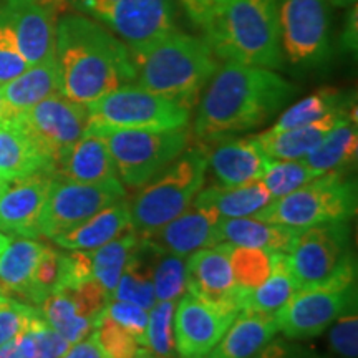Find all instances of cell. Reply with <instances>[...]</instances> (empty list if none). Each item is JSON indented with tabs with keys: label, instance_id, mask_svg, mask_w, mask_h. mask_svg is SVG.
Masks as SVG:
<instances>
[{
	"label": "cell",
	"instance_id": "obj_1",
	"mask_svg": "<svg viewBox=\"0 0 358 358\" xmlns=\"http://www.w3.org/2000/svg\"><path fill=\"white\" fill-rule=\"evenodd\" d=\"M297 93L275 71L226 62L211 78L194 122V134L214 143L271 120Z\"/></svg>",
	"mask_w": 358,
	"mask_h": 358
},
{
	"label": "cell",
	"instance_id": "obj_2",
	"mask_svg": "<svg viewBox=\"0 0 358 358\" xmlns=\"http://www.w3.org/2000/svg\"><path fill=\"white\" fill-rule=\"evenodd\" d=\"M55 62L60 93L82 105L134 80L127 45L105 27L75 13L57 22Z\"/></svg>",
	"mask_w": 358,
	"mask_h": 358
},
{
	"label": "cell",
	"instance_id": "obj_3",
	"mask_svg": "<svg viewBox=\"0 0 358 358\" xmlns=\"http://www.w3.org/2000/svg\"><path fill=\"white\" fill-rule=\"evenodd\" d=\"M128 50L141 88L189 110L219 69V58L206 40L178 30Z\"/></svg>",
	"mask_w": 358,
	"mask_h": 358
},
{
	"label": "cell",
	"instance_id": "obj_4",
	"mask_svg": "<svg viewBox=\"0 0 358 358\" xmlns=\"http://www.w3.org/2000/svg\"><path fill=\"white\" fill-rule=\"evenodd\" d=\"M203 29L221 60L268 70L282 66L279 0H224Z\"/></svg>",
	"mask_w": 358,
	"mask_h": 358
},
{
	"label": "cell",
	"instance_id": "obj_5",
	"mask_svg": "<svg viewBox=\"0 0 358 358\" xmlns=\"http://www.w3.org/2000/svg\"><path fill=\"white\" fill-rule=\"evenodd\" d=\"M208 158L204 150H186L143 185L128 204L129 221L141 237L151 236L192 204L203 189Z\"/></svg>",
	"mask_w": 358,
	"mask_h": 358
},
{
	"label": "cell",
	"instance_id": "obj_6",
	"mask_svg": "<svg viewBox=\"0 0 358 358\" xmlns=\"http://www.w3.org/2000/svg\"><path fill=\"white\" fill-rule=\"evenodd\" d=\"M357 214V181L350 171H329L307 185L272 199L254 217L303 229L324 222L352 221Z\"/></svg>",
	"mask_w": 358,
	"mask_h": 358
},
{
	"label": "cell",
	"instance_id": "obj_7",
	"mask_svg": "<svg viewBox=\"0 0 358 358\" xmlns=\"http://www.w3.org/2000/svg\"><path fill=\"white\" fill-rule=\"evenodd\" d=\"M88 128L103 138L124 187L146 185L189 145L186 127L174 129Z\"/></svg>",
	"mask_w": 358,
	"mask_h": 358
},
{
	"label": "cell",
	"instance_id": "obj_8",
	"mask_svg": "<svg viewBox=\"0 0 358 358\" xmlns=\"http://www.w3.org/2000/svg\"><path fill=\"white\" fill-rule=\"evenodd\" d=\"M353 306H357L355 261L330 279L299 287L292 299L274 313L277 329L289 340L319 337Z\"/></svg>",
	"mask_w": 358,
	"mask_h": 358
},
{
	"label": "cell",
	"instance_id": "obj_9",
	"mask_svg": "<svg viewBox=\"0 0 358 358\" xmlns=\"http://www.w3.org/2000/svg\"><path fill=\"white\" fill-rule=\"evenodd\" d=\"M90 124L115 129H174L189 123V108L148 92L140 85H123L87 105Z\"/></svg>",
	"mask_w": 358,
	"mask_h": 358
},
{
	"label": "cell",
	"instance_id": "obj_10",
	"mask_svg": "<svg viewBox=\"0 0 358 358\" xmlns=\"http://www.w3.org/2000/svg\"><path fill=\"white\" fill-rule=\"evenodd\" d=\"M284 256L299 287L330 279L340 268L355 261L350 221L324 222L297 229Z\"/></svg>",
	"mask_w": 358,
	"mask_h": 358
},
{
	"label": "cell",
	"instance_id": "obj_11",
	"mask_svg": "<svg viewBox=\"0 0 358 358\" xmlns=\"http://www.w3.org/2000/svg\"><path fill=\"white\" fill-rule=\"evenodd\" d=\"M12 118L50 164L52 171L62 156L83 136L90 124L87 105L71 101L62 93L48 96Z\"/></svg>",
	"mask_w": 358,
	"mask_h": 358
},
{
	"label": "cell",
	"instance_id": "obj_12",
	"mask_svg": "<svg viewBox=\"0 0 358 358\" xmlns=\"http://www.w3.org/2000/svg\"><path fill=\"white\" fill-rule=\"evenodd\" d=\"M124 196L127 192L120 179L100 185H82L53 178L38 219L40 236L53 239L65 234L101 209L124 201Z\"/></svg>",
	"mask_w": 358,
	"mask_h": 358
},
{
	"label": "cell",
	"instance_id": "obj_13",
	"mask_svg": "<svg viewBox=\"0 0 358 358\" xmlns=\"http://www.w3.org/2000/svg\"><path fill=\"white\" fill-rule=\"evenodd\" d=\"M127 47L148 43L174 30L171 0H80Z\"/></svg>",
	"mask_w": 358,
	"mask_h": 358
},
{
	"label": "cell",
	"instance_id": "obj_14",
	"mask_svg": "<svg viewBox=\"0 0 358 358\" xmlns=\"http://www.w3.org/2000/svg\"><path fill=\"white\" fill-rule=\"evenodd\" d=\"M282 55L294 65H317L329 55L327 0H280Z\"/></svg>",
	"mask_w": 358,
	"mask_h": 358
},
{
	"label": "cell",
	"instance_id": "obj_15",
	"mask_svg": "<svg viewBox=\"0 0 358 358\" xmlns=\"http://www.w3.org/2000/svg\"><path fill=\"white\" fill-rule=\"evenodd\" d=\"M62 0H6L0 7L29 65L55 57L57 12Z\"/></svg>",
	"mask_w": 358,
	"mask_h": 358
},
{
	"label": "cell",
	"instance_id": "obj_16",
	"mask_svg": "<svg viewBox=\"0 0 358 358\" xmlns=\"http://www.w3.org/2000/svg\"><path fill=\"white\" fill-rule=\"evenodd\" d=\"M237 313L219 310L185 294L174 308V353L178 358H206L229 329Z\"/></svg>",
	"mask_w": 358,
	"mask_h": 358
},
{
	"label": "cell",
	"instance_id": "obj_17",
	"mask_svg": "<svg viewBox=\"0 0 358 358\" xmlns=\"http://www.w3.org/2000/svg\"><path fill=\"white\" fill-rule=\"evenodd\" d=\"M186 294L219 310L239 313L229 244L209 245L186 257Z\"/></svg>",
	"mask_w": 358,
	"mask_h": 358
},
{
	"label": "cell",
	"instance_id": "obj_18",
	"mask_svg": "<svg viewBox=\"0 0 358 358\" xmlns=\"http://www.w3.org/2000/svg\"><path fill=\"white\" fill-rule=\"evenodd\" d=\"M53 181L50 171L8 179L0 185V231L20 237H40L38 219Z\"/></svg>",
	"mask_w": 358,
	"mask_h": 358
},
{
	"label": "cell",
	"instance_id": "obj_19",
	"mask_svg": "<svg viewBox=\"0 0 358 358\" xmlns=\"http://www.w3.org/2000/svg\"><path fill=\"white\" fill-rule=\"evenodd\" d=\"M219 219L221 217L216 213L191 204L185 213L148 236V239L153 241L164 252L186 259L196 250L217 244L216 227Z\"/></svg>",
	"mask_w": 358,
	"mask_h": 358
},
{
	"label": "cell",
	"instance_id": "obj_20",
	"mask_svg": "<svg viewBox=\"0 0 358 358\" xmlns=\"http://www.w3.org/2000/svg\"><path fill=\"white\" fill-rule=\"evenodd\" d=\"M53 178L82 185H100L115 181L118 174L103 138L88 128L55 164Z\"/></svg>",
	"mask_w": 358,
	"mask_h": 358
},
{
	"label": "cell",
	"instance_id": "obj_21",
	"mask_svg": "<svg viewBox=\"0 0 358 358\" xmlns=\"http://www.w3.org/2000/svg\"><path fill=\"white\" fill-rule=\"evenodd\" d=\"M214 143L206 158L222 185H245L262 178L268 158L254 138H224Z\"/></svg>",
	"mask_w": 358,
	"mask_h": 358
},
{
	"label": "cell",
	"instance_id": "obj_22",
	"mask_svg": "<svg viewBox=\"0 0 358 358\" xmlns=\"http://www.w3.org/2000/svg\"><path fill=\"white\" fill-rule=\"evenodd\" d=\"M347 116H352L348 110L334 111L313 123L282 129V131L267 129L252 138L268 159H303L310 151L315 150L325 134Z\"/></svg>",
	"mask_w": 358,
	"mask_h": 358
},
{
	"label": "cell",
	"instance_id": "obj_23",
	"mask_svg": "<svg viewBox=\"0 0 358 358\" xmlns=\"http://www.w3.org/2000/svg\"><path fill=\"white\" fill-rule=\"evenodd\" d=\"M277 334L274 313L239 312L206 358H250Z\"/></svg>",
	"mask_w": 358,
	"mask_h": 358
},
{
	"label": "cell",
	"instance_id": "obj_24",
	"mask_svg": "<svg viewBox=\"0 0 358 358\" xmlns=\"http://www.w3.org/2000/svg\"><path fill=\"white\" fill-rule=\"evenodd\" d=\"M57 93H60V77L55 57L30 65L19 77L2 85L3 103L10 118Z\"/></svg>",
	"mask_w": 358,
	"mask_h": 358
},
{
	"label": "cell",
	"instance_id": "obj_25",
	"mask_svg": "<svg viewBox=\"0 0 358 358\" xmlns=\"http://www.w3.org/2000/svg\"><path fill=\"white\" fill-rule=\"evenodd\" d=\"M297 229L249 217H222L216 227L217 244L259 248L275 252H285Z\"/></svg>",
	"mask_w": 358,
	"mask_h": 358
},
{
	"label": "cell",
	"instance_id": "obj_26",
	"mask_svg": "<svg viewBox=\"0 0 358 358\" xmlns=\"http://www.w3.org/2000/svg\"><path fill=\"white\" fill-rule=\"evenodd\" d=\"M161 249L148 237H141L124 267L110 299L136 303L146 310L155 306V266Z\"/></svg>",
	"mask_w": 358,
	"mask_h": 358
},
{
	"label": "cell",
	"instance_id": "obj_27",
	"mask_svg": "<svg viewBox=\"0 0 358 358\" xmlns=\"http://www.w3.org/2000/svg\"><path fill=\"white\" fill-rule=\"evenodd\" d=\"M272 198L261 179L245 185L211 186L201 189L192 204L209 209L219 217H249L261 211Z\"/></svg>",
	"mask_w": 358,
	"mask_h": 358
},
{
	"label": "cell",
	"instance_id": "obj_28",
	"mask_svg": "<svg viewBox=\"0 0 358 358\" xmlns=\"http://www.w3.org/2000/svg\"><path fill=\"white\" fill-rule=\"evenodd\" d=\"M131 227L128 204L124 201H120V203L101 209L88 221L82 222L65 234L53 237L52 241L69 250H93L116 239Z\"/></svg>",
	"mask_w": 358,
	"mask_h": 358
},
{
	"label": "cell",
	"instance_id": "obj_29",
	"mask_svg": "<svg viewBox=\"0 0 358 358\" xmlns=\"http://www.w3.org/2000/svg\"><path fill=\"white\" fill-rule=\"evenodd\" d=\"M45 245L30 237L10 241L0 254V292L7 297L17 295L22 301L29 297L34 272Z\"/></svg>",
	"mask_w": 358,
	"mask_h": 358
},
{
	"label": "cell",
	"instance_id": "obj_30",
	"mask_svg": "<svg viewBox=\"0 0 358 358\" xmlns=\"http://www.w3.org/2000/svg\"><path fill=\"white\" fill-rule=\"evenodd\" d=\"M38 171H52L50 164L35 150L13 118L0 123V178L3 181L29 176Z\"/></svg>",
	"mask_w": 358,
	"mask_h": 358
},
{
	"label": "cell",
	"instance_id": "obj_31",
	"mask_svg": "<svg viewBox=\"0 0 358 358\" xmlns=\"http://www.w3.org/2000/svg\"><path fill=\"white\" fill-rule=\"evenodd\" d=\"M358 133L355 118L347 116L330 129L315 150L302 161L319 173L350 171L357 161Z\"/></svg>",
	"mask_w": 358,
	"mask_h": 358
},
{
	"label": "cell",
	"instance_id": "obj_32",
	"mask_svg": "<svg viewBox=\"0 0 358 358\" xmlns=\"http://www.w3.org/2000/svg\"><path fill=\"white\" fill-rule=\"evenodd\" d=\"M297 290V280L290 274L285 264V256L282 254L274 271L261 285L254 289L237 287V307H239V312L275 313L292 299Z\"/></svg>",
	"mask_w": 358,
	"mask_h": 358
},
{
	"label": "cell",
	"instance_id": "obj_33",
	"mask_svg": "<svg viewBox=\"0 0 358 358\" xmlns=\"http://www.w3.org/2000/svg\"><path fill=\"white\" fill-rule=\"evenodd\" d=\"M140 239L141 236L131 227L116 239L103 244L101 248L90 250L93 279L100 282L106 292L110 294V297L116 285H118L120 277H122L124 267H127L129 257H131Z\"/></svg>",
	"mask_w": 358,
	"mask_h": 358
},
{
	"label": "cell",
	"instance_id": "obj_34",
	"mask_svg": "<svg viewBox=\"0 0 358 358\" xmlns=\"http://www.w3.org/2000/svg\"><path fill=\"white\" fill-rule=\"evenodd\" d=\"M38 308L45 322L70 343H77L93 332L95 324L80 313L65 290H55L40 303Z\"/></svg>",
	"mask_w": 358,
	"mask_h": 358
},
{
	"label": "cell",
	"instance_id": "obj_35",
	"mask_svg": "<svg viewBox=\"0 0 358 358\" xmlns=\"http://www.w3.org/2000/svg\"><path fill=\"white\" fill-rule=\"evenodd\" d=\"M284 252L229 245V262L236 287L254 289L261 285L274 271L277 261Z\"/></svg>",
	"mask_w": 358,
	"mask_h": 358
},
{
	"label": "cell",
	"instance_id": "obj_36",
	"mask_svg": "<svg viewBox=\"0 0 358 358\" xmlns=\"http://www.w3.org/2000/svg\"><path fill=\"white\" fill-rule=\"evenodd\" d=\"M340 110H345V106L340 101V93L337 90L324 88L285 110L271 129L282 131V129L297 128L302 124L317 122V120Z\"/></svg>",
	"mask_w": 358,
	"mask_h": 358
},
{
	"label": "cell",
	"instance_id": "obj_37",
	"mask_svg": "<svg viewBox=\"0 0 358 358\" xmlns=\"http://www.w3.org/2000/svg\"><path fill=\"white\" fill-rule=\"evenodd\" d=\"M320 174L324 173L312 169L302 159H268L261 181L271 198L279 199L307 185Z\"/></svg>",
	"mask_w": 358,
	"mask_h": 358
},
{
	"label": "cell",
	"instance_id": "obj_38",
	"mask_svg": "<svg viewBox=\"0 0 358 358\" xmlns=\"http://www.w3.org/2000/svg\"><path fill=\"white\" fill-rule=\"evenodd\" d=\"M66 254L45 245L35 267L32 285H30L27 303L40 306L48 295L60 289L65 279Z\"/></svg>",
	"mask_w": 358,
	"mask_h": 358
},
{
	"label": "cell",
	"instance_id": "obj_39",
	"mask_svg": "<svg viewBox=\"0 0 358 358\" xmlns=\"http://www.w3.org/2000/svg\"><path fill=\"white\" fill-rule=\"evenodd\" d=\"M186 294V259L161 250L155 266V302H176Z\"/></svg>",
	"mask_w": 358,
	"mask_h": 358
},
{
	"label": "cell",
	"instance_id": "obj_40",
	"mask_svg": "<svg viewBox=\"0 0 358 358\" xmlns=\"http://www.w3.org/2000/svg\"><path fill=\"white\" fill-rule=\"evenodd\" d=\"M176 302H155L148 310L146 347L158 358H173V317Z\"/></svg>",
	"mask_w": 358,
	"mask_h": 358
},
{
	"label": "cell",
	"instance_id": "obj_41",
	"mask_svg": "<svg viewBox=\"0 0 358 358\" xmlns=\"http://www.w3.org/2000/svg\"><path fill=\"white\" fill-rule=\"evenodd\" d=\"M92 337L106 358H134L143 348L123 327L111 320L105 310L98 317Z\"/></svg>",
	"mask_w": 358,
	"mask_h": 358
},
{
	"label": "cell",
	"instance_id": "obj_42",
	"mask_svg": "<svg viewBox=\"0 0 358 358\" xmlns=\"http://www.w3.org/2000/svg\"><path fill=\"white\" fill-rule=\"evenodd\" d=\"M38 312V307L0 295V347L25 330Z\"/></svg>",
	"mask_w": 358,
	"mask_h": 358
},
{
	"label": "cell",
	"instance_id": "obj_43",
	"mask_svg": "<svg viewBox=\"0 0 358 358\" xmlns=\"http://www.w3.org/2000/svg\"><path fill=\"white\" fill-rule=\"evenodd\" d=\"M329 342L337 358H357L358 355V312L353 306L329 327Z\"/></svg>",
	"mask_w": 358,
	"mask_h": 358
},
{
	"label": "cell",
	"instance_id": "obj_44",
	"mask_svg": "<svg viewBox=\"0 0 358 358\" xmlns=\"http://www.w3.org/2000/svg\"><path fill=\"white\" fill-rule=\"evenodd\" d=\"M106 315L111 320L116 322L120 327H123L131 337L140 343L141 347H146V330H148V310L136 303L116 301L110 299L105 307Z\"/></svg>",
	"mask_w": 358,
	"mask_h": 358
},
{
	"label": "cell",
	"instance_id": "obj_45",
	"mask_svg": "<svg viewBox=\"0 0 358 358\" xmlns=\"http://www.w3.org/2000/svg\"><path fill=\"white\" fill-rule=\"evenodd\" d=\"M29 64L22 55L15 35L10 25L3 19L0 10V85H6L29 69Z\"/></svg>",
	"mask_w": 358,
	"mask_h": 358
},
{
	"label": "cell",
	"instance_id": "obj_46",
	"mask_svg": "<svg viewBox=\"0 0 358 358\" xmlns=\"http://www.w3.org/2000/svg\"><path fill=\"white\" fill-rule=\"evenodd\" d=\"M250 358H324L312 348L299 345L295 340L275 337Z\"/></svg>",
	"mask_w": 358,
	"mask_h": 358
},
{
	"label": "cell",
	"instance_id": "obj_47",
	"mask_svg": "<svg viewBox=\"0 0 358 358\" xmlns=\"http://www.w3.org/2000/svg\"><path fill=\"white\" fill-rule=\"evenodd\" d=\"M224 0H181L182 7L196 25L203 27L222 6Z\"/></svg>",
	"mask_w": 358,
	"mask_h": 358
},
{
	"label": "cell",
	"instance_id": "obj_48",
	"mask_svg": "<svg viewBox=\"0 0 358 358\" xmlns=\"http://www.w3.org/2000/svg\"><path fill=\"white\" fill-rule=\"evenodd\" d=\"M62 358H106V357L105 353L101 352V348L98 347L95 338L92 337V334H90L87 338L73 343V345L70 347V350L66 352Z\"/></svg>",
	"mask_w": 358,
	"mask_h": 358
},
{
	"label": "cell",
	"instance_id": "obj_49",
	"mask_svg": "<svg viewBox=\"0 0 358 358\" xmlns=\"http://www.w3.org/2000/svg\"><path fill=\"white\" fill-rule=\"evenodd\" d=\"M10 116H8V111H7V106L6 103H3V96H2V85H0V122H3V120H8Z\"/></svg>",
	"mask_w": 358,
	"mask_h": 358
},
{
	"label": "cell",
	"instance_id": "obj_50",
	"mask_svg": "<svg viewBox=\"0 0 358 358\" xmlns=\"http://www.w3.org/2000/svg\"><path fill=\"white\" fill-rule=\"evenodd\" d=\"M10 241H12L10 236H7V234H3V232H0V254H2L3 250L7 249V245L10 244Z\"/></svg>",
	"mask_w": 358,
	"mask_h": 358
},
{
	"label": "cell",
	"instance_id": "obj_51",
	"mask_svg": "<svg viewBox=\"0 0 358 358\" xmlns=\"http://www.w3.org/2000/svg\"><path fill=\"white\" fill-rule=\"evenodd\" d=\"M134 358H158V357H156L153 352L146 350V348H141V350L134 355Z\"/></svg>",
	"mask_w": 358,
	"mask_h": 358
},
{
	"label": "cell",
	"instance_id": "obj_52",
	"mask_svg": "<svg viewBox=\"0 0 358 358\" xmlns=\"http://www.w3.org/2000/svg\"><path fill=\"white\" fill-rule=\"evenodd\" d=\"M2 181H3V179H2V178H0V185H2Z\"/></svg>",
	"mask_w": 358,
	"mask_h": 358
},
{
	"label": "cell",
	"instance_id": "obj_53",
	"mask_svg": "<svg viewBox=\"0 0 358 358\" xmlns=\"http://www.w3.org/2000/svg\"><path fill=\"white\" fill-rule=\"evenodd\" d=\"M0 295H2V292H0Z\"/></svg>",
	"mask_w": 358,
	"mask_h": 358
},
{
	"label": "cell",
	"instance_id": "obj_54",
	"mask_svg": "<svg viewBox=\"0 0 358 358\" xmlns=\"http://www.w3.org/2000/svg\"><path fill=\"white\" fill-rule=\"evenodd\" d=\"M0 123H2V122H0Z\"/></svg>",
	"mask_w": 358,
	"mask_h": 358
}]
</instances>
